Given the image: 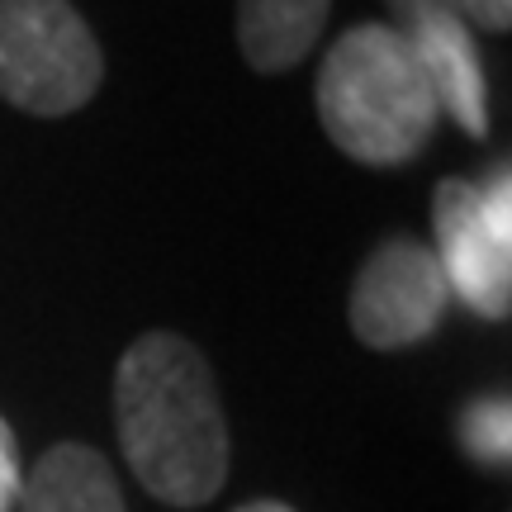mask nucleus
<instances>
[{
  "label": "nucleus",
  "mask_w": 512,
  "mask_h": 512,
  "mask_svg": "<svg viewBox=\"0 0 512 512\" xmlns=\"http://www.w3.org/2000/svg\"><path fill=\"white\" fill-rule=\"evenodd\" d=\"M114 422L133 479L171 508H200L228 479V422L200 347L143 332L114 375Z\"/></svg>",
  "instance_id": "obj_1"
},
{
  "label": "nucleus",
  "mask_w": 512,
  "mask_h": 512,
  "mask_svg": "<svg viewBox=\"0 0 512 512\" xmlns=\"http://www.w3.org/2000/svg\"><path fill=\"white\" fill-rule=\"evenodd\" d=\"M437 95L413 43L394 24H356L337 38L318 72V119L347 157L366 166L413 162L432 128Z\"/></svg>",
  "instance_id": "obj_2"
},
{
  "label": "nucleus",
  "mask_w": 512,
  "mask_h": 512,
  "mask_svg": "<svg viewBox=\"0 0 512 512\" xmlns=\"http://www.w3.org/2000/svg\"><path fill=\"white\" fill-rule=\"evenodd\" d=\"M105 76L100 43L72 0H0V95L29 114L81 110Z\"/></svg>",
  "instance_id": "obj_3"
},
{
  "label": "nucleus",
  "mask_w": 512,
  "mask_h": 512,
  "mask_svg": "<svg viewBox=\"0 0 512 512\" xmlns=\"http://www.w3.org/2000/svg\"><path fill=\"white\" fill-rule=\"evenodd\" d=\"M451 290L432 247L418 238H389L366 256L351 285V328L375 351L413 347L446 318Z\"/></svg>",
  "instance_id": "obj_4"
},
{
  "label": "nucleus",
  "mask_w": 512,
  "mask_h": 512,
  "mask_svg": "<svg viewBox=\"0 0 512 512\" xmlns=\"http://www.w3.org/2000/svg\"><path fill=\"white\" fill-rule=\"evenodd\" d=\"M432 228L446 290L465 299L479 318H508L512 313V242L498 238L484 219V195L470 181H441L432 195Z\"/></svg>",
  "instance_id": "obj_5"
},
{
  "label": "nucleus",
  "mask_w": 512,
  "mask_h": 512,
  "mask_svg": "<svg viewBox=\"0 0 512 512\" xmlns=\"http://www.w3.org/2000/svg\"><path fill=\"white\" fill-rule=\"evenodd\" d=\"M408 43H413L422 72L432 81L437 105L470 138H484V128H489V86H484V62H479L475 34L460 24V15H441L432 24H422L418 34H408Z\"/></svg>",
  "instance_id": "obj_6"
},
{
  "label": "nucleus",
  "mask_w": 512,
  "mask_h": 512,
  "mask_svg": "<svg viewBox=\"0 0 512 512\" xmlns=\"http://www.w3.org/2000/svg\"><path fill=\"white\" fill-rule=\"evenodd\" d=\"M19 512H124V494L100 451L62 441L19 484Z\"/></svg>",
  "instance_id": "obj_7"
},
{
  "label": "nucleus",
  "mask_w": 512,
  "mask_h": 512,
  "mask_svg": "<svg viewBox=\"0 0 512 512\" xmlns=\"http://www.w3.org/2000/svg\"><path fill=\"white\" fill-rule=\"evenodd\" d=\"M332 0H238V43L256 72H290L328 24Z\"/></svg>",
  "instance_id": "obj_8"
},
{
  "label": "nucleus",
  "mask_w": 512,
  "mask_h": 512,
  "mask_svg": "<svg viewBox=\"0 0 512 512\" xmlns=\"http://www.w3.org/2000/svg\"><path fill=\"white\" fill-rule=\"evenodd\" d=\"M508 399H479L465 418H460V437L465 451L484 465H508L512 451V427H508Z\"/></svg>",
  "instance_id": "obj_9"
},
{
  "label": "nucleus",
  "mask_w": 512,
  "mask_h": 512,
  "mask_svg": "<svg viewBox=\"0 0 512 512\" xmlns=\"http://www.w3.org/2000/svg\"><path fill=\"white\" fill-rule=\"evenodd\" d=\"M465 29H484V34H508L512 29V0H451Z\"/></svg>",
  "instance_id": "obj_10"
},
{
  "label": "nucleus",
  "mask_w": 512,
  "mask_h": 512,
  "mask_svg": "<svg viewBox=\"0 0 512 512\" xmlns=\"http://www.w3.org/2000/svg\"><path fill=\"white\" fill-rule=\"evenodd\" d=\"M384 5H389L394 29H399L403 38L418 34L422 24H432V19H441V15H456V10H451V0H384Z\"/></svg>",
  "instance_id": "obj_11"
},
{
  "label": "nucleus",
  "mask_w": 512,
  "mask_h": 512,
  "mask_svg": "<svg viewBox=\"0 0 512 512\" xmlns=\"http://www.w3.org/2000/svg\"><path fill=\"white\" fill-rule=\"evenodd\" d=\"M19 451H15V432H10V422L0 418V512H10L19 503Z\"/></svg>",
  "instance_id": "obj_12"
},
{
  "label": "nucleus",
  "mask_w": 512,
  "mask_h": 512,
  "mask_svg": "<svg viewBox=\"0 0 512 512\" xmlns=\"http://www.w3.org/2000/svg\"><path fill=\"white\" fill-rule=\"evenodd\" d=\"M238 512H294V508H285V503H247Z\"/></svg>",
  "instance_id": "obj_13"
}]
</instances>
